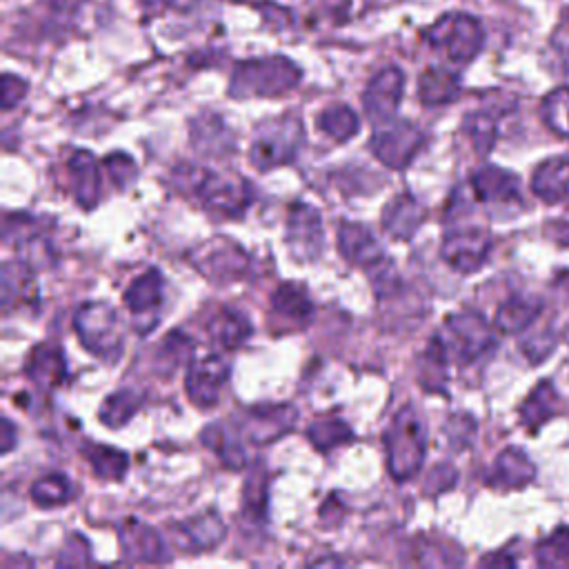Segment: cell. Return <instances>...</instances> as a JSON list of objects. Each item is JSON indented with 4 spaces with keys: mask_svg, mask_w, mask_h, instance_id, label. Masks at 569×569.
I'll use <instances>...</instances> for the list:
<instances>
[{
    "mask_svg": "<svg viewBox=\"0 0 569 569\" xmlns=\"http://www.w3.org/2000/svg\"><path fill=\"white\" fill-rule=\"evenodd\" d=\"M172 181L181 194L194 198L207 212L225 218H241L252 205V187L241 176L221 174L203 165H178Z\"/></svg>",
    "mask_w": 569,
    "mask_h": 569,
    "instance_id": "6da1fadb",
    "label": "cell"
},
{
    "mask_svg": "<svg viewBox=\"0 0 569 569\" xmlns=\"http://www.w3.org/2000/svg\"><path fill=\"white\" fill-rule=\"evenodd\" d=\"M387 469L396 483H407L421 472L427 454V429L414 407L398 409L385 429Z\"/></svg>",
    "mask_w": 569,
    "mask_h": 569,
    "instance_id": "7a4b0ae2",
    "label": "cell"
},
{
    "mask_svg": "<svg viewBox=\"0 0 569 569\" xmlns=\"http://www.w3.org/2000/svg\"><path fill=\"white\" fill-rule=\"evenodd\" d=\"M303 72L285 56L252 58V61L238 63L232 83H229V96L245 101V98H276L301 83Z\"/></svg>",
    "mask_w": 569,
    "mask_h": 569,
    "instance_id": "3957f363",
    "label": "cell"
},
{
    "mask_svg": "<svg viewBox=\"0 0 569 569\" xmlns=\"http://www.w3.org/2000/svg\"><path fill=\"white\" fill-rule=\"evenodd\" d=\"M74 332L81 338L85 349H89L103 363L114 365L121 361L125 349V327L112 305L103 301L83 303L76 309Z\"/></svg>",
    "mask_w": 569,
    "mask_h": 569,
    "instance_id": "277c9868",
    "label": "cell"
},
{
    "mask_svg": "<svg viewBox=\"0 0 569 569\" xmlns=\"http://www.w3.org/2000/svg\"><path fill=\"white\" fill-rule=\"evenodd\" d=\"M305 143V127L301 118L281 116L274 121H267L254 136L252 149H249V161L258 172L289 165L296 161Z\"/></svg>",
    "mask_w": 569,
    "mask_h": 569,
    "instance_id": "5b68a950",
    "label": "cell"
},
{
    "mask_svg": "<svg viewBox=\"0 0 569 569\" xmlns=\"http://www.w3.org/2000/svg\"><path fill=\"white\" fill-rule=\"evenodd\" d=\"M443 341L447 352L454 354L458 363L472 365L496 347V334L483 314L465 309V312L447 316L443 325Z\"/></svg>",
    "mask_w": 569,
    "mask_h": 569,
    "instance_id": "8992f818",
    "label": "cell"
},
{
    "mask_svg": "<svg viewBox=\"0 0 569 569\" xmlns=\"http://www.w3.org/2000/svg\"><path fill=\"white\" fill-rule=\"evenodd\" d=\"M427 41L434 49H441L452 63H472L483 49L485 34L481 23L469 14H445L427 32Z\"/></svg>",
    "mask_w": 569,
    "mask_h": 569,
    "instance_id": "52a82bcc",
    "label": "cell"
},
{
    "mask_svg": "<svg viewBox=\"0 0 569 569\" xmlns=\"http://www.w3.org/2000/svg\"><path fill=\"white\" fill-rule=\"evenodd\" d=\"M192 263L207 281L214 285H229L243 281L252 267V258L245 249L227 241V238H212L192 252Z\"/></svg>",
    "mask_w": 569,
    "mask_h": 569,
    "instance_id": "ba28073f",
    "label": "cell"
},
{
    "mask_svg": "<svg viewBox=\"0 0 569 569\" xmlns=\"http://www.w3.org/2000/svg\"><path fill=\"white\" fill-rule=\"evenodd\" d=\"M425 145L423 129L409 121L381 125L369 141L372 154L389 169H405Z\"/></svg>",
    "mask_w": 569,
    "mask_h": 569,
    "instance_id": "9c48e42d",
    "label": "cell"
},
{
    "mask_svg": "<svg viewBox=\"0 0 569 569\" xmlns=\"http://www.w3.org/2000/svg\"><path fill=\"white\" fill-rule=\"evenodd\" d=\"M232 367L221 354L194 356L189 361L185 376V392L198 409H212L221 401V392L225 389Z\"/></svg>",
    "mask_w": 569,
    "mask_h": 569,
    "instance_id": "30bf717a",
    "label": "cell"
},
{
    "mask_svg": "<svg viewBox=\"0 0 569 569\" xmlns=\"http://www.w3.org/2000/svg\"><path fill=\"white\" fill-rule=\"evenodd\" d=\"M285 243L298 263H314L323 254L325 232L318 209L307 203H294L287 212Z\"/></svg>",
    "mask_w": 569,
    "mask_h": 569,
    "instance_id": "8fae6325",
    "label": "cell"
},
{
    "mask_svg": "<svg viewBox=\"0 0 569 569\" xmlns=\"http://www.w3.org/2000/svg\"><path fill=\"white\" fill-rule=\"evenodd\" d=\"M492 254V236L485 229H454L443 238L441 258L458 274H474Z\"/></svg>",
    "mask_w": 569,
    "mask_h": 569,
    "instance_id": "7c38bea8",
    "label": "cell"
},
{
    "mask_svg": "<svg viewBox=\"0 0 569 569\" xmlns=\"http://www.w3.org/2000/svg\"><path fill=\"white\" fill-rule=\"evenodd\" d=\"M405 89V74L398 67H385L378 72L363 92V107L376 127L394 121Z\"/></svg>",
    "mask_w": 569,
    "mask_h": 569,
    "instance_id": "4fadbf2b",
    "label": "cell"
},
{
    "mask_svg": "<svg viewBox=\"0 0 569 569\" xmlns=\"http://www.w3.org/2000/svg\"><path fill=\"white\" fill-rule=\"evenodd\" d=\"M296 418L298 414L292 405H256L245 409L241 432L249 443L272 445L292 432Z\"/></svg>",
    "mask_w": 569,
    "mask_h": 569,
    "instance_id": "5bb4252c",
    "label": "cell"
},
{
    "mask_svg": "<svg viewBox=\"0 0 569 569\" xmlns=\"http://www.w3.org/2000/svg\"><path fill=\"white\" fill-rule=\"evenodd\" d=\"M163 289L165 278L156 267H149L145 274L138 276L136 281L127 287L125 305L136 318L138 334H147L156 327V312L163 305Z\"/></svg>",
    "mask_w": 569,
    "mask_h": 569,
    "instance_id": "9a60e30c",
    "label": "cell"
},
{
    "mask_svg": "<svg viewBox=\"0 0 569 569\" xmlns=\"http://www.w3.org/2000/svg\"><path fill=\"white\" fill-rule=\"evenodd\" d=\"M472 189L478 201L489 207L501 209H521L523 207V194H521V181L507 172L503 167L485 165L476 169L472 176Z\"/></svg>",
    "mask_w": 569,
    "mask_h": 569,
    "instance_id": "2e32d148",
    "label": "cell"
},
{
    "mask_svg": "<svg viewBox=\"0 0 569 569\" xmlns=\"http://www.w3.org/2000/svg\"><path fill=\"white\" fill-rule=\"evenodd\" d=\"M189 143L203 158H229L236 152V134L223 116L205 112L189 125Z\"/></svg>",
    "mask_w": 569,
    "mask_h": 569,
    "instance_id": "e0dca14e",
    "label": "cell"
},
{
    "mask_svg": "<svg viewBox=\"0 0 569 569\" xmlns=\"http://www.w3.org/2000/svg\"><path fill=\"white\" fill-rule=\"evenodd\" d=\"M336 241L347 263L363 269H378L385 263L383 245L378 243L372 229L363 223L343 221L336 229Z\"/></svg>",
    "mask_w": 569,
    "mask_h": 569,
    "instance_id": "ac0fdd59",
    "label": "cell"
},
{
    "mask_svg": "<svg viewBox=\"0 0 569 569\" xmlns=\"http://www.w3.org/2000/svg\"><path fill=\"white\" fill-rule=\"evenodd\" d=\"M121 545L129 563H169V552L161 534L138 518H125V523H121Z\"/></svg>",
    "mask_w": 569,
    "mask_h": 569,
    "instance_id": "d6986e66",
    "label": "cell"
},
{
    "mask_svg": "<svg viewBox=\"0 0 569 569\" xmlns=\"http://www.w3.org/2000/svg\"><path fill=\"white\" fill-rule=\"evenodd\" d=\"M25 376L43 392L61 387L67 378V361L61 345L38 343L29 349L23 365Z\"/></svg>",
    "mask_w": 569,
    "mask_h": 569,
    "instance_id": "ffe728a7",
    "label": "cell"
},
{
    "mask_svg": "<svg viewBox=\"0 0 569 569\" xmlns=\"http://www.w3.org/2000/svg\"><path fill=\"white\" fill-rule=\"evenodd\" d=\"M227 527L216 512H205L178 523L174 541L185 552H212L225 541Z\"/></svg>",
    "mask_w": 569,
    "mask_h": 569,
    "instance_id": "44dd1931",
    "label": "cell"
},
{
    "mask_svg": "<svg viewBox=\"0 0 569 569\" xmlns=\"http://www.w3.org/2000/svg\"><path fill=\"white\" fill-rule=\"evenodd\" d=\"M536 467L529 456L518 447H507L496 456V461L487 474V485L498 492H514L534 481Z\"/></svg>",
    "mask_w": 569,
    "mask_h": 569,
    "instance_id": "7402d4cb",
    "label": "cell"
},
{
    "mask_svg": "<svg viewBox=\"0 0 569 569\" xmlns=\"http://www.w3.org/2000/svg\"><path fill=\"white\" fill-rule=\"evenodd\" d=\"M69 174H72V194L78 207L85 209V212H92L98 207L101 201V169L92 152H85V149H78L67 161Z\"/></svg>",
    "mask_w": 569,
    "mask_h": 569,
    "instance_id": "603a6c76",
    "label": "cell"
},
{
    "mask_svg": "<svg viewBox=\"0 0 569 569\" xmlns=\"http://www.w3.org/2000/svg\"><path fill=\"white\" fill-rule=\"evenodd\" d=\"M427 209L414 194H398L394 201H389L383 209V229L394 241H409L425 223Z\"/></svg>",
    "mask_w": 569,
    "mask_h": 569,
    "instance_id": "cb8c5ba5",
    "label": "cell"
},
{
    "mask_svg": "<svg viewBox=\"0 0 569 569\" xmlns=\"http://www.w3.org/2000/svg\"><path fill=\"white\" fill-rule=\"evenodd\" d=\"M209 341L218 345L227 352H234V349L243 347L249 336H252L254 327L249 323V318L236 307H216L214 314L209 316V321L205 323Z\"/></svg>",
    "mask_w": 569,
    "mask_h": 569,
    "instance_id": "d4e9b609",
    "label": "cell"
},
{
    "mask_svg": "<svg viewBox=\"0 0 569 569\" xmlns=\"http://www.w3.org/2000/svg\"><path fill=\"white\" fill-rule=\"evenodd\" d=\"M0 303L5 312H12L18 305H34L38 303V287L34 281V269L21 258L18 261H7L0 274Z\"/></svg>",
    "mask_w": 569,
    "mask_h": 569,
    "instance_id": "484cf974",
    "label": "cell"
},
{
    "mask_svg": "<svg viewBox=\"0 0 569 569\" xmlns=\"http://www.w3.org/2000/svg\"><path fill=\"white\" fill-rule=\"evenodd\" d=\"M272 309L278 318L305 327L314 318V303L307 287L301 283H283L274 289Z\"/></svg>",
    "mask_w": 569,
    "mask_h": 569,
    "instance_id": "4316f807",
    "label": "cell"
},
{
    "mask_svg": "<svg viewBox=\"0 0 569 569\" xmlns=\"http://www.w3.org/2000/svg\"><path fill=\"white\" fill-rule=\"evenodd\" d=\"M543 312L541 298L529 294H516L496 309L494 327L501 334H521Z\"/></svg>",
    "mask_w": 569,
    "mask_h": 569,
    "instance_id": "83f0119b",
    "label": "cell"
},
{
    "mask_svg": "<svg viewBox=\"0 0 569 569\" xmlns=\"http://www.w3.org/2000/svg\"><path fill=\"white\" fill-rule=\"evenodd\" d=\"M447 363L449 352L441 334L432 336L425 352L418 358V383L427 394H445L447 392Z\"/></svg>",
    "mask_w": 569,
    "mask_h": 569,
    "instance_id": "f1b7e54d",
    "label": "cell"
},
{
    "mask_svg": "<svg viewBox=\"0 0 569 569\" xmlns=\"http://www.w3.org/2000/svg\"><path fill=\"white\" fill-rule=\"evenodd\" d=\"M532 192L545 203H558L569 196V156H556L536 167Z\"/></svg>",
    "mask_w": 569,
    "mask_h": 569,
    "instance_id": "f546056e",
    "label": "cell"
},
{
    "mask_svg": "<svg viewBox=\"0 0 569 569\" xmlns=\"http://www.w3.org/2000/svg\"><path fill=\"white\" fill-rule=\"evenodd\" d=\"M461 96V78L445 67H429L418 81V98L427 107L454 103Z\"/></svg>",
    "mask_w": 569,
    "mask_h": 569,
    "instance_id": "4dcf8cb0",
    "label": "cell"
},
{
    "mask_svg": "<svg viewBox=\"0 0 569 569\" xmlns=\"http://www.w3.org/2000/svg\"><path fill=\"white\" fill-rule=\"evenodd\" d=\"M201 441L207 449H212V452L221 458V463L227 469H234V472H238V469H243L249 463L241 441L236 438V432L225 427V423H209L203 429Z\"/></svg>",
    "mask_w": 569,
    "mask_h": 569,
    "instance_id": "1f68e13d",
    "label": "cell"
},
{
    "mask_svg": "<svg viewBox=\"0 0 569 569\" xmlns=\"http://www.w3.org/2000/svg\"><path fill=\"white\" fill-rule=\"evenodd\" d=\"M267 505H269L267 467L263 465V461H256L243 487V514H241L243 521L252 525H265Z\"/></svg>",
    "mask_w": 569,
    "mask_h": 569,
    "instance_id": "d6a6232c",
    "label": "cell"
},
{
    "mask_svg": "<svg viewBox=\"0 0 569 569\" xmlns=\"http://www.w3.org/2000/svg\"><path fill=\"white\" fill-rule=\"evenodd\" d=\"M558 407H561V401H558L554 385L549 381L538 383L521 407V423L529 432H536L538 427L552 421L558 414Z\"/></svg>",
    "mask_w": 569,
    "mask_h": 569,
    "instance_id": "836d02e7",
    "label": "cell"
},
{
    "mask_svg": "<svg viewBox=\"0 0 569 569\" xmlns=\"http://www.w3.org/2000/svg\"><path fill=\"white\" fill-rule=\"evenodd\" d=\"M83 454L87 456L89 465H92V472L101 478V481H123L129 469L127 454L116 447L87 443L83 447Z\"/></svg>",
    "mask_w": 569,
    "mask_h": 569,
    "instance_id": "e575fe53",
    "label": "cell"
},
{
    "mask_svg": "<svg viewBox=\"0 0 569 569\" xmlns=\"http://www.w3.org/2000/svg\"><path fill=\"white\" fill-rule=\"evenodd\" d=\"M143 407V394L136 389H116L114 394H109L101 409H98V418L109 429H121L132 421L134 414Z\"/></svg>",
    "mask_w": 569,
    "mask_h": 569,
    "instance_id": "d590c367",
    "label": "cell"
},
{
    "mask_svg": "<svg viewBox=\"0 0 569 569\" xmlns=\"http://www.w3.org/2000/svg\"><path fill=\"white\" fill-rule=\"evenodd\" d=\"M194 349H196V343L187 334L178 332V329L169 332L165 336V341L161 343V347L156 349V356H154L156 372L169 378L178 367L189 361V356L194 354Z\"/></svg>",
    "mask_w": 569,
    "mask_h": 569,
    "instance_id": "8d00e7d4",
    "label": "cell"
},
{
    "mask_svg": "<svg viewBox=\"0 0 569 569\" xmlns=\"http://www.w3.org/2000/svg\"><path fill=\"white\" fill-rule=\"evenodd\" d=\"M358 127H361L358 116L354 109L347 105H332L318 116V129L336 143L352 141V138L358 134Z\"/></svg>",
    "mask_w": 569,
    "mask_h": 569,
    "instance_id": "74e56055",
    "label": "cell"
},
{
    "mask_svg": "<svg viewBox=\"0 0 569 569\" xmlns=\"http://www.w3.org/2000/svg\"><path fill=\"white\" fill-rule=\"evenodd\" d=\"M307 441L314 445L316 452H332V449L354 441V432L341 418H325L316 421L307 429Z\"/></svg>",
    "mask_w": 569,
    "mask_h": 569,
    "instance_id": "f35d334b",
    "label": "cell"
},
{
    "mask_svg": "<svg viewBox=\"0 0 569 569\" xmlns=\"http://www.w3.org/2000/svg\"><path fill=\"white\" fill-rule=\"evenodd\" d=\"M465 132L472 141L476 154L485 158L489 152H492L498 138V118L496 114L489 112V109H478V112H472L465 118Z\"/></svg>",
    "mask_w": 569,
    "mask_h": 569,
    "instance_id": "ab89813d",
    "label": "cell"
},
{
    "mask_svg": "<svg viewBox=\"0 0 569 569\" xmlns=\"http://www.w3.org/2000/svg\"><path fill=\"white\" fill-rule=\"evenodd\" d=\"M16 254L32 269H49L56 265V247L47 236L36 232L16 236Z\"/></svg>",
    "mask_w": 569,
    "mask_h": 569,
    "instance_id": "60d3db41",
    "label": "cell"
},
{
    "mask_svg": "<svg viewBox=\"0 0 569 569\" xmlns=\"http://www.w3.org/2000/svg\"><path fill=\"white\" fill-rule=\"evenodd\" d=\"M72 496L74 489L65 474H49L38 478V481L32 485V501L43 509L61 507L72 501Z\"/></svg>",
    "mask_w": 569,
    "mask_h": 569,
    "instance_id": "b9f144b4",
    "label": "cell"
},
{
    "mask_svg": "<svg viewBox=\"0 0 569 569\" xmlns=\"http://www.w3.org/2000/svg\"><path fill=\"white\" fill-rule=\"evenodd\" d=\"M545 125L554 134L569 138V87L554 89L552 94L545 96L541 107Z\"/></svg>",
    "mask_w": 569,
    "mask_h": 569,
    "instance_id": "7bdbcfd3",
    "label": "cell"
},
{
    "mask_svg": "<svg viewBox=\"0 0 569 569\" xmlns=\"http://www.w3.org/2000/svg\"><path fill=\"white\" fill-rule=\"evenodd\" d=\"M536 561L543 567H569V527L556 529L538 543Z\"/></svg>",
    "mask_w": 569,
    "mask_h": 569,
    "instance_id": "ee69618b",
    "label": "cell"
},
{
    "mask_svg": "<svg viewBox=\"0 0 569 569\" xmlns=\"http://www.w3.org/2000/svg\"><path fill=\"white\" fill-rule=\"evenodd\" d=\"M445 436L456 452H463L474 443L476 421L469 414H454L445 425Z\"/></svg>",
    "mask_w": 569,
    "mask_h": 569,
    "instance_id": "f6af8a7d",
    "label": "cell"
},
{
    "mask_svg": "<svg viewBox=\"0 0 569 569\" xmlns=\"http://www.w3.org/2000/svg\"><path fill=\"white\" fill-rule=\"evenodd\" d=\"M105 169H107V174L109 178H112V183L118 187V189H125L132 185L136 181V176H138V167L134 163V158L129 156V154H123V152H114V154H109L105 161H103Z\"/></svg>",
    "mask_w": 569,
    "mask_h": 569,
    "instance_id": "bcb514c9",
    "label": "cell"
},
{
    "mask_svg": "<svg viewBox=\"0 0 569 569\" xmlns=\"http://www.w3.org/2000/svg\"><path fill=\"white\" fill-rule=\"evenodd\" d=\"M458 481V472L454 465L449 463H438L436 467L429 469L427 483H425V494L427 496H441L449 492Z\"/></svg>",
    "mask_w": 569,
    "mask_h": 569,
    "instance_id": "7dc6e473",
    "label": "cell"
},
{
    "mask_svg": "<svg viewBox=\"0 0 569 569\" xmlns=\"http://www.w3.org/2000/svg\"><path fill=\"white\" fill-rule=\"evenodd\" d=\"M29 92V85L14 74H5L3 81H0V105H3L5 112L14 109L18 103L23 101Z\"/></svg>",
    "mask_w": 569,
    "mask_h": 569,
    "instance_id": "c3c4849f",
    "label": "cell"
},
{
    "mask_svg": "<svg viewBox=\"0 0 569 569\" xmlns=\"http://www.w3.org/2000/svg\"><path fill=\"white\" fill-rule=\"evenodd\" d=\"M521 349H523V354L529 358V361L541 363L543 358H547V354L554 349V338L536 334L532 338H527V341L521 345Z\"/></svg>",
    "mask_w": 569,
    "mask_h": 569,
    "instance_id": "681fc988",
    "label": "cell"
},
{
    "mask_svg": "<svg viewBox=\"0 0 569 569\" xmlns=\"http://www.w3.org/2000/svg\"><path fill=\"white\" fill-rule=\"evenodd\" d=\"M0 445H3V454H9L18 445L16 427L7 416L3 418V423H0Z\"/></svg>",
    "mask_w": 569,
    "mask_h": 569,
    "instance_id": "f907efd6",
    "label": "cell"
},
{
    "mask_svg": "<svg viewBox=\"0 0 569 569\" xmlns=\"http://www.w3.org/2000/svg\"><path fill=\"white\" fill-rule=\"evenodd\" d=\"M547 236L561 247H569V221H556L549 225Z\"/></svg>",
    "mask_w": 569,
    "mask_h": 569,
    "instance_id": "816d5d0a",
    "label": "cell"
},
{
    "mask_svg": "<svg viewBox=\"0 0 569 569\" xmlns=\"http://www.w3.org/2000/svg\"><path fill=\"white\" fill-rule=\"evenodd\" d=\"M481 565H489V567H496V565L505 567V565H507V567H514V565H516V558H512V556H507L505 552H501V554H494V556L483 558Z\"/></svg>",
    "mask_w": 569,
    "mask_h": 569,
    "instance_id": "f5cc1de1",
    "label": "cell"
},
{
    "mask_svg": "<svg viewBox=\"0 0 569 569\" xmlns=\"http://www.w3.org/2000/svg\"><path fill=\"white\" fill-rule=\"evenodd\" d=\"M147 3H161L167 7H189L194 0H147Z\"/></svg>",
    "mask_w": 569,
    "mask_h": 569,
    "instance_id": "db71d44e",
    "label": "cell"
},
{
    "mask_svg": "<svg viewBox=\"0 0 569 569\" xmlns=\"http://www.w3.org/2000/svg\"><path fill=\"white\" fill-rule=\"evenodd\" d=\"M327 563H332V565H343L341 558H321V561H314V565H327Z\"/></svg>",
    "mask_w": 569,
    "mask_h": 569,
    "instance_id": "11a10c76",
    "label": "cell"
},
{
    "mask_svg": "<svg viewBox=\"0 0 569 569\" xmlns=\"http://www.w3.org/2000/svg\"><path fill=\"white\" fill-rule=\"evenodd\" d=\"M232 3H249V0H232Z\"/></svg>",
    "mask_w": 569,
    "mask_h": 569,
    "instance_id": "9f6ffc18",
    "label": "cell"
}]
</instances>
